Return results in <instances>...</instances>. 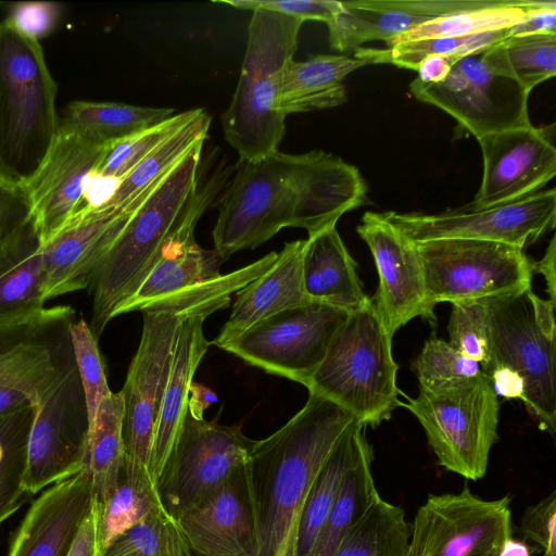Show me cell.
<instances>
[{"instance_id": "6da1fadb", "label": "cell", "mask_w": 556, "mask_h": 556, "mask_svg": "<svg viewBox=\"0 0 556 556\" xmlns=\"http://www.w3.org/2000/svg\"><path fill=\"white\" fill-rule=\"evenodd\" d=\"M366 203L367 185L359 170L325 151L278 150L258 161L239 162L219 199L214 250L226 261L286 227L303 228L312 237Z\"/></svg>"}, {"instance_id": "7a4b0ae2", "label": "cell", "mask_w": 556, "mask_h": 556, "mask_svg": "<svg viewBox=\"0 0 556 556\" xmlns=\"http://www.w3.org/2000/svg\"><path fill=\"white\" fill-rule=\"evenodd\" d=\"M355 418L308 392L304 406L269 437L255 440L250 471L258 523L257 556H298L302 513L336 442Z\"/></svg>"}, {"instance_id": "3957f363", "label": "cell", "mask_w": 556, "mask_h": 556, "mask_svg": "<svg viewBox=\"0 0 556 556\" xmlns=\"http://www.w3.org/2000/svg\"><path fill=\"white\" fill-rule=\"evenodd\" d=\"M58 86L39 41L0 23V175L26 184L60 126Z\"/></svg>"}, {"instance_id": "277c9868", "label": "cell", "mask_w": 556, "mask_h": 556, "mask_svg": "<svg viewBox=\"0 0 556 556\" xmlns=\"http://www.w3.org/2000/svg\"><path fill=\"white\" fill-rule=\"evenodd\" d=\"M303 21L279 12L252 11L241 73L222 116L227 142L239 162L258 161L278 151L286 117L278 111L283 68L293 59Z\"/></svg>"}, {"instance_id": "5b68a950", "label": "cell", "mask_w": 556, "mask_h": 556, "mask_svg": "<svg viewBox=\"0 0 556 556\" xmlns=\"http://www.w3.org/2000/svg\"><path fill=\"white\" fill-rule=\"evenodd\" d=\"M392 338L370 299L337 331L306 386L308 392L341 406L365 427L388 420L401 404Z\"/></svg>"}, {"instance_id": "8992f818", "label": "cell", "mask_w": 556, "mask_h": 556, "mask_svg": "<svg viewBox=\"0 0 556 556\" xmlns=\"http://www.w3.org/2000/svg\"><path fill=\"white\" fill-rule=\"evenodd\" d=\"M203 143L197 144L160 181L98 267L90 285L93 301L89 325L97 339L151 266L197 189Z\"/></svg>"}, {"instance_id": "52a82bcc", "label": "cell", "mask_w": 556, "mask_h": 556, "mask_svg": "<svg viewBox=\"0 0 556 556\" xmlns=\"http://www.w3.org/2000/svg\"><path fill=\"white\" fill-rule=\"evenodd\" d=\"M405 407L420 422L442 467L467 480L484 477L497 440L500 403L482 371L437 388L419 386Z\"/></svg>"}, {"instance_id": "ba28073f", "label": "cell", "mask_w": 556, "mask_h": 556, "mask_svg": "<svg viewBox=\"0 0 556 556\" xmlns=\"http://www.w3.org/2000/svg\"><path fill=\"white\" fill-rule=\"evenodd\" d=\"M431 306L479 301L531 290L532 266L523 249L475 239L414 242Z\"/></svg>"}, {"instance_id": "9c48e42d", "label": "cell", "mask_w": 556, "mask_h": 556, "mask_svg": "<svg viewBox=\"0 0 556 556\" xmlns=\"http://www.w3.org/2000/svg\"><path fill=\"white\" fill-rule=\"evenodd\" d=\"M529 291L484 299L489 359L482 371L501 368L525 386L523 403L552 435L556 430L555 343L539 328Z\"/></svg>"}, {"instance_id": "30bf717a", "label": "cell", "mask_w": 556, "mask_h": 556, "mask_svg": "<svg viewBox=\"0 0 556 556\" xmlns=\"http://www.w3.org/2000/svg\"><path fill=\"white\" fill-rule=\"evenodd\" d=\"M349 313L311 302L262 319L223 350L306 387Z\"/></svg>"}, {"instance_id": "8fae6325", "label": "cell", "mask_w": 556, "mask_h": 556, "mask_svg": "<svg viewBox=\"0 0 556 556\" xmlns=\"http://www.w3.org/2000/svg\"><path fill=\"white\" fill-rule=\"evenodd\" d=\"M89 417L74 354L34 407L24 488L31 496L85 468Z\"/></svg>"}, {"instance_id": "7c38bea8", "label": "cell", "mask_w": 556, "mask_h": 556, "mask_svg": "<svg viewBox=\"0 0 556 556\" xmlns=\"http://www.w3.org/2000/svg\"><path fill=\"white\" fill-rule=\"evenodd\" d=\"M73 308L62 305L0 326V417L40 403L73 356Z\"/></svg>"}, {"instance_id": "4fadbf2b", "label": "cell", "mask_w": 556, "mask_h": 556, "mask_svg": "<svg viewBox=\"0 0 556 556\" xmlns=\"http://www.w3.org/2000/svg\"><path fill=\"white\" fill-rule=\"evenodd\" d=\"M510 501L482 500L467 485L429 495L412 523L409 556H500L513 536Z\"/></svg>"}, {"instance_id": "5bb4252c", "label": "cell", "mask_w": 556, "mask_h": 556, "mask_svg": "<svg viewBox=\"0 0 556 556\" xmlns=\"http://www.w3.org/2000/svg\"><path fill=\"white\" fill-rule=\"evenodd\" d=\"M255 440L238 426H222L187 412L173 452L157 482L166 510L175 518L250 462Z\"/></svg>"}, {"instance_id": "9a60e30c", "label": "cell", "mask_w": 556, "mask_h": 556, "mask_svg": "<svg viewBox=\"0 0 556 556\" xmlns=\"http://www.w3.org/2000/svg\"><path fill=\"white\" fill-rule=\"evenodd\" d=\"M410 92L453 116L477 140L485 135L531 125L529 92L517 81L491 72L481 53L460 58L439 83L417 77Z\"/></svg>"}, {"instance_id": "2e32d148", "label": "cell", "mask_w": 556, "mask_h": 556, "mask_svg": "<svg viewBox=\"0 0 556 556\" xmlns=\"http://www.w3.org/2000/svg\"><path fill=\"white\" fill-rule=\"evenodd\" d=\"M232 172L219 167L203 184H199L185 205L172 232L151 266L131 293L115 309L114 317L143 312L160 300L218 278L224 262L215 250L201 248L194 238L195 226L213 203Z\"/></svg>"}, {"instance_id": "e0dca14e", "label": "cell", "mask_w": 556, "mask_h": 556, "mask_svg": "<svg viewBox=\"0 0 556 556\" xmlns=\"http://www.w3.org/2000/svg\"><path fill=\"white\" fill-rule=\"evenodd\" d=\"M412 242L435 239H475L523 249L554 229L556 191H538L517 201L485 208L468 206L439 214L386 212Z\"/></svg>"}, {"instance_id": "ac0fdd59", "label": "cell", "mask_w": 556, "mask_h": 556, "mask_svg": "<svg viewBox=\"0 0 556 556\" xmlns=\"http://www.w3.org/2000/svg\"><path fill=\"white\" fill-rule=\"evenodd\" d=\"M110 144L88 140L60 123L46 157L23 185L42 245L76 214L90 206L87 194Z\"/></svg>"}, {"instance_id": "d6986e66", "label": "cell", "mask_w": 556, "mask_h": 556, "mask_svg": "<svg viewBox=\"0 0 556 556\" xmlns=\"http://www.w3.org/2000/svg\"><path fill=\"white\" fill-rule=\"evenodd\" d=\"M164 177L119 211L85 207L42 245L46 301L90 287L98 267L127 222Z\"/></svg>"}, {"instance_id": "ffe728a7", "label": "cell", "mask_w": 556, "mask_h": 556, "mask_svg": "<svg viewBox=\"0 0 556 556\" xmlns=\"http://www.w3.org/2000/svg\"><path fill=\"white\" fill-rule=\"evenodd\" d=\"M356 231L367 243L377 267L379 285L370 299L389 333L393 337L416 317L435 324L414 242L383 213L366 212Z\"/></svg>"}, {"instance_id": "44dd1931", "label": "cell", "mask_w": 556, "mask_h": 556, "mask_svg": "<svg viewBox=\"0 0 556 556\" xmlns=\"http://www.w3.org/2000/svg\"><path fill=\"white\" fill-rule=\"evenodd\" d=\"M548 132L531 124L479 138L482 181L467 206L491 207L540 191L556 175V148Z\"/></svg>"}, {"instance_id": "7402d4cb", "label": "cell", "mask_w": 556, "mask_h": 556, "mask_svg": "<svg viewBox=\"0 0 556 556\" xmlns=\"http://www.w3.org/2000/svg\"><path fill=\"white\" fill-rule=\"evenodd\" d=\"M176 520L190 548L200 556H257L250 462Z\"/></svg>"}, {"instance_id": "603a6c76", "label": "cell", "mask_w": 556, "mask_h": 556, "mask_svg": "<svg viewBox=\"0 0 556 556\" xmlns=\"http://www.w3.org/2000/svg\"><path fill=\"white\" fill-rule=\"evenodd\" d=\"M514 0H354L340 1V9L327 24L330 47L340 52L363 43L395 38L457 12L502 7Z\"/></svg>"}, {"instance_id": "cb8c5ba5", "label": "cell", "mask_w": 556, "mask_h": 556, "mask_svg": "<svg viewBox=\"0 0 556 556\" xmlns=\"http://www.w3.org/2000/svg\"><path fill=\"white\" fill-rule=\"evenodd\" d=\"M92 502L85 469L52 484L29 506L12 535L8 556H68Z\"/></svg>"}, {"instance_id": "d4e9b609", "label": "cell", "mask_w": 556, "mask_h": 556, "mask_svg": "<svg viewBox=\"0 0 556 556\" xmlns=\"http://www.w3.org/2000/svg\"><path fill=\"white\" fill-rule=\"evenodd\" d=\"M230 299V294H224L205 302L189 313L180 325L152 438L149 470L156 484L182 426L194 374L212 344L204 336V321L214 312L227 307Z\"/></svg>"}, {"instance_id": "484cf974", "label": "cell", "mask_w": 556, "mask_h": 556, "mask_svg": "<svg viewBox=\"0 0 556 556\" xmlns=\"http://www.w3.org/2000/svg\"><path fill=\"white\" fill-rule=\"evenodd\" d=\"M305 245L306 239L287 242L273 266L236 293L230 316L211 343L223 349L257 321L311 303L302 278Z\"/></svg>"}, {"instance_id": "4316f807", "label": "cell", "mask_w": 556, "mask_h": 556, "mask_svg": "<svg viewBox=\"0 0 556 556\" xmlns=\"http://www.w3.org/2000/svg\"><path fill=\"white\" fill-rule=\"evenodd\" d=\"M41 248L33 218L0 241V326L34 319L45 311Z\"/></svg>"}, {"instance_id": "83f0119b", "label": "cell", "mask_w": 556, "mask_h": 556, "mask_svg": "<svg viewBox=\"0 0 556 556\" xmlns=\"http://www.w3.org/2000/svg\"><path fill=\"white\" fill-rule=\"evenodd\" d=\"M356 266L336 226L308 237L302 260L307 299L349 314L363 309L370 298L363 291Z\"/></svg>"}, {"instance_id": "f1b7e54d", "label": "cell", "mask_w": 556, "mask_h": 556, "mask_svg": "<svg viewBox=\"0 0 556 556\" xmlns=\"http://www.w3.org/2000/svg\"><path fill=\"white\" fill-rule=\"evenodd\" d=\"M369 64L365 59L344 54H317L305 61H288L280 80L278 111L287 117L344 103L346 91L342 80Z\"/></svg>"}, {"instance_id": "f546056e", "label": "cell", "mask_w": 556, "mask_h": 556, "mask_svg": "<svg viewBox=\"0 0 556 556\" xmlns=\"http://www.w3.org/2000/svg\"><path fill=\"white\" fill-rule=\"evenodd\" d=\"M212 117L202 108L186 125L162 141L126 176L116 182L109 195L98 205L101 211H119L143 189L170 172L197 144L207 138Z\"/></svg>"}, {"instance_id": "4dcf8cb0", "label": "cell", "mask_w": 556, "mask_h": 556, "mask_svg": "<svg viewBox=\"0 0 556 556\" xmlns=\"http://www.w3.org/2000/svg\"><path fill=\"white\" fill-rule=\"evenodd\" d=\"M166 509L148 467L125 456L118 481L100 505L99 543L103 552L124 531Z\"/></svg>"}, {"instance_id": "1f68e13d", "label": "cell", "mask_w": 556, "mask_h": 556, "mask_svg": "<svg viewBox=\"0 0 556 556\" xmlns=\"http://www.w3.org/2000/svg\"><path fill=\"white\" fill-rule=\"evenodd\" d=\"M364 428L366 427L363 424L354 419L340 435L324 463L302 513L298 556L312 555L342 479L366 438Z\"/></svg>"}, {"instance_id": "d6a6232c", "label": "cell", "mask_w": 556, "mask_h": 556, "mask_svg": "<svg viewBox=\"0 0 556 556\" xmlns=\"http://www.w3.org/2000/svg\"><path fill=\"white\" fill-rule=\"evenodd\" d=\"M175 114L172 108H149L117 102L73 101L60 123L100 144L113 143Z\"/></svg>"}, {"instance_id": "836d02e7", "label": "cell", "mask_w": 556, "mask_h": 556, "mask_svg": "<svg viewBox=\"0 0 556 556\" xmlns=\"http://www.w3.org/2000/svg\"><path fill=\"white\" fill-rule=\"evenodd\" d=\"M123 416L122 393L112 392L99 405L89 429L84 469L89 476L92 494L99 505L114 490L125 460Z\"/></svg>"}, {"instance_id": "e575fe53", "label": "cell", "mask_w": 556, "mask_h": 556, "mask_svg": "<svg viewBox=\"0 0 556 556\" xmlns=\"http://www.w3.org/2000/svg\"><path fill=\"white\" fill-rule=\"evenodd\" d=\"M372 450L365 438L345 472L311 556H332L346 532L379 496L371 472Z\"/></svg>"}, {"instance_id": "d590c367", "label": "cell", "mask_w": 556, "mask_h": 556, "mask_svg": "<svg viewBox=\"0 0 556 556\" xmlns=\"http://www.w3.org/2000/svg\"><path fill=\"white\" fill-rule=\"evenodd\" d=\"M481 58L491 72L517 81L530 93L556 75V34L507 37Z\"/></svg>"}, {"instance_id": "8d00e7d4", "label": "cell", "mask_w": 556, "mask_h": 556, "mask_svg": "<svg viewBox=\"0 0 556 556\" xmlns=\"http://www.w3.org/2000/svg\"><path fill=\"white\" fill-rule=\"evenodd\" d=\"M410 532L404 509L379 495L332 556H409Z\"/></svg>"}, {"instance_id": "74e56055", "label": "cell", "mask_w": 556, "mask_h": 556, "mask_svg": "<svg viewBox=\"0 0 556 556\" xmlns=\"http://www.w3.org/2000/svg\"><path fill=\"white\" fill-rule=\"evenodd\" d=\"M34 407L0 417V526L30 496L23 484Z\"/></svg>"}, {"instance_id": "f35d334b", "label": "cell", "mask_w": 556, "mask_h": 556, "mask_svg": "<svg viewBox=\"0 0 556 556\" xmlns=\"http://www.w3.org/2000/svg\"><path fill=\"white\" fill-rule=\"evenodd\" d=\"M505 38L506 28L468 36H446L392 42L386 49L357 48L354 50V55L367 60L370 64L390 63L402 68L416 71L420 62L428 56L480 54Z\"/></svg>"}, {"instance_id": "ab89813d", "label": "cell", "mask_w": 556, "mask_h": 556, "mask_svg": "<svg viewBox=\"0 0 556 556\" xmlns=\"http://www.w3.org/2000/svg\"><path fill=\"white\" fill-rule=\"evenodd\" d=\"M547 1L514 0L511 3L502 7L448 14L427 22L395 38L390 43L434 37L468 36L508 28L519 23L529 10L542 7Z\"/></svg>"}, {"instance_id": "60d3db41", "label": "cell", "mask_w": 556, "mask_h": 556, "mask_svg": "<svg viewBox=\"0 0 556 556\" xmlns=\"http://www.w3.org/2000/svg\"><path fill=\"white\" fill-rule=\"evenodd\" d=\"M102 556H193L176 518L154 513L119 534Z\"/></svg>"}, {"instance_id": "b9f144b4", "label": "cell", "mask_w": 556, "mask_h": 556, "mask_svg": "<svg viewBox=\"0 0 556 556\" xmlns=\"http://www.w3.org/2000/svg\"><path fill=\"white\" fill-rule=\"evenodd\" d=\"M198 111L199 108L175 113L159 124L111 143L94 172L93 179H113L117 182L162 141L191 121Z\"/></svg>"}, {"instance_id": "7bdbcfd3", "label": "cell", "mask_w": 556, "mask_h": 556, "mask_svg": "<svg viewBox=\"0 0 556 556\" xmlns=\"http://www.w3.org/2000/svg\"><path fill=\"white\" fill-rule=\"evenodd\" d=\"M412 369L418 378L419 386L429 389L473 378L482 371L478 362L435 337L425 342L412 364Z\"/></svg>"}, {"instance_id": "ee69618b", "label": "cell", "mask_w": 556, "mask_h": 556, "mask_svg": "<svg viewBox=\"0 0 556 556\" xmlns=\"http://www.w3.org/2000/svg\"><path fill=\"white\" fill-rule=\"evenodd\" d=\"M70 334L75 363L85 392L89 426H91L99 405L112 391L106 381L98 339L89 325L84 319L74 320L70 326Z\"/></svg>"}, {"instance_id": "f6af8a7d", "label": "cell", "mask_w": 556, "mask_h": 556, "mask_svg": "<svg viewBox=\"0 0 556 556\" xmlns=\"http://www.w3.org/2000/svg\"><path fill=\"white\" fill-rule=\"evenodd\" d=\"M450 345L483 366L489 359V330L484 300L452 303L447 325Z\"/></svg>"}, {"instance_id": "bcb514c9", "label": "cell", "mask_w": 556, "mask_h": 556, "mask_svg": "<svg viewBox=\"0 0 556 556\" xmlns=\"http://www.w3.org/2000/svg\"><path fill=\"white\" fill-rule=\"evenodd\" d=\"M62 5L47 1H23L12 5L8 18L16 30L39 41L49 36L58 26Z\"/></svg>"}, {"instance_id": "7dc6e473", "label": "cell", "mask_w": 556, "mask_h": 556, "mask_svg": "<svg viewBox=\"0 0 556 556\" xmlns=\"http://www.w3.org/2000/svg\"><path fill=\"white\" fill-rule=\"evenodd\" d=\"M219 3L250 11L263 9L294 16L303 22L320 21L326 24L340 9V1L334 0H230Z\"/></svg>"}, {"instance_id": "c3c4849f", "label": "cell", "mask_w": 556, "mask_h": 556, "mask_svg": "<svg viewBox=\"0 0 556 556\" xmlns=\"http://www.w3.org/2000/svg\"><path fill=\"white\" fill-rule=\"evenodd\" d=\"M520 531L542 549L543 556H556V492L526 508Z\"/></svg>"}, {"instance_id": "681fc988", "label": "cell", "mask_w": 556, "mask_h": 556, "mask_svg": "<svg viewBox=\"0 0 556 556\" xmlns=\"http://www.w3.org/2000/svg\"><path fill=\"white\" fill-rule=\"evenodd\" d=\"M31 218V206L24 186L0 175V241Z\"/></svg>"}, {"instance_id": "f907efd6", "label": "cell", "mask_w": 556, "mask_h": 556, "mask_svg": "<svg viewBox=\"0 0 556 556\" xmlns=\"http://www.w3.org/2000/svg\"><path fill=\"white\" fill-rule=\"evenodd\" d=\"M538 34H556V1L529 10L519 23L506 28V38Z\"/></svg>"}, {"instance_id": "816d5d0a", "label": "cell", "mask_w": 556, "mask_h": 556, "mask_svg": "<svg viewBox=\"0 0 556 556\" xmlns=\"http://www.w3.org/2000/svg\"><path fill=\"white\" fill-rule=\"evenodd\" d=\"M100 505L93 498L91 509L84 520L68 556H102L99 543Z\"/></svg>"}, {"instance_id": "f5cc1de1", "label": "cell", "mask_w": 556, "mask_h": 556, "mask_svg": "<svg viewBox=\"0 0 556 556\" xmlns=\"http://www.w3.org/2000/svg\"><path fill=\"white\" fill-rule=\"evenodd\" d=\"M463 56L431 55L426 58L417 67V78L422 83H439L450 73L451 67Z\"/></svg>"}, {"instance_id": "db71d44e", "label": "cell", "mask_w": 556, "mask_h": 556, "mask_svg": "<svg viewBox=\"0 0 556 556\" xmlns=\"http://www.w3.org/2000/svg\"><path fill=\"white\" fill-rule=\"evenodd\" d=\"M556 238L552 237L548 247L541 260L532 262V271L541 274L546 282V292L549 301L555 304L556 279H555Z\"/></svg>"}, {"instance_id": "11a10c76", "label": "cell", "mask_w": 556, "mask_h": 556, "mask_svg": "<svg viewBox=\"0 0 556 556\" xmlns=\"http://www.w3.org/2000/svg\"><path fill=\"white\" fill-rule=\"evenodd\" d=\"M534 319L540 330L549 339L556 340L554 308L555 304L549 300H543L529 291Z\"/></svg>"}, {"instance_id": "9f6ffc18", "label": "cell", "mask_w": 556, "mask_h": 556, "mask_svg": "<svg viewBox=\"0 0 556 556\" xmlns=\"http://www.w3.org/2000/svg\"><path fill=\"white\" fill-rule=\"evenodd\" d=\"M217 394L207 387L192 382L189 389L188 412L197 418H204L203 413L217 402Z\"/></svg>"}, {"instance_id": "6f0895ef", "label": "cell", "mask_w": 556, "mask_h": 556, "mask_svg": "<svg viewBox=\"0 0 556 556\" xmlns=\"http://www.w3.org/2000/svg\"><path fill=\"white\" fill-rule=\"evenodd\" d=\"M500 556H531V551L525 541L510 536L503 544Z\"/></svg>"}]
</instances>
